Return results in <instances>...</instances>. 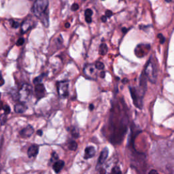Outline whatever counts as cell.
<instances>
[{
	"label": "cell",
	"instance_id": "obj_1",
	"mask_svg": "<svg viewBox=\"0 0 174 174\" xmlns=\"http://www.w3.org/2000/svg\"><path fill=\"white\" fill-rule=\"evenodd\" d=\"M49 0H36L33 4L32 11L34 15L40 18L45 27H49Z\"/></svg>",
	"mask_w": 174,
	"mask_h": 174
},
{
	"label": "cell",
	"instance_id": "obj_2",
	"mask_svg": "<svg viewBox=\"0 0 174 174\" xmlns=\"http://www.w3.org/2000/svg\"><path fill=\"white\" fill-rule=\"evenodd\" d=\"M144 74L150 82H156L157 78L156 67L155 64H154L153 60H152V58L150 59L146 64V65Z\"/></svg>",
	"mask_w": 174,
	"mask_h": 174
},
{
	"label": "cell",
	"instance_id": "obj_3",
	"mask_svg": "<svg viewBox=\"0 0 174 174\" xmlns=\"http://www.w3.org/2000/svg\"><path fill=\"white\" fill-rule=\"evenodd\" d=\"M33 89L32 86L27 83H25L22 85L19 89L18 92V100L21 103H27L30 99L32 95Z\"/></svg>",
	"mask_w": 174,
	"mask_h": 174
},
{
	"label": "cell",
	"instance_id": "obj_4",
	"mask_svg": "<svg viewBox=\"0 0 174 174\" xmlns=\"http://www.w3.org/2000/svg\"><path fill=\"white\" fill-rule=\"evenodd\" d=\"M145 91L146 89H143L141 86H140L139 89H137L133 88V87H130L131 95L132 97V99H133L134 104L136 107L139 109L142 108V105H143L142 99Z\"/></svg>",
	"mask_w": 174,
	"mask_h": 174
},
{
	"label": "cell",
	"instance_id": "obj_5",
	"mask_svg": "<svg viewBox=\"0 0 174 174\" xmlns=\"http://www.w3.org/2000/svg\"><path fill=\"white\" fill-rule=\"evenodd\" d=\"M59 95L61 97L66 98L69 95V82L68 81H61L57 83Z\"/></svg>",
	"mask_w": 174,
	"mask_h": 174
},
{
	"label": "cell",
	"instance_id": "obj_6",
	"mask_svg": "<svg viewBox=\"0 0 174 174\" xmlns=\"http://www.w3.org/2000/svg\"><path fill=\"white\" fill-rule=\"evenodd\" d=\"M96 69H97L95 65L94 66L93 65L89 64V65H86L85 67V68L83 69V73L87 78L94 80L96 78Z\"/></svg>",
	"mask_w": 174,
	"mask_h": 174
},
{
	"label": "cell",
	"instance_id": "obj_7",
	"mask_svg": "<svg viewBox=\"0 0 174 174\" xmlns=\"http://www.w3.org/2000/svg\"><path fill=\"white\" fill-rule=\"evenodd\" d=\"M149 49H150L149 45L140 44L136 47V50H135V53H136V55L138 57H144V56H145L146 54L145 52H144V50L148 51V50H149Z\"/></svg>",
	"mask_w": 174,
	"mask_h": 174
},
{
	"label": "cell",
	"instance_id": "obj_8",
	"mask_svg": "<svg viewBox=\"0 0 174 174\" xmlns=\"http://www.w3.org/2000/svg\"><path fill=\"white\" fill-rule=\"evenodd\" d=\"M35 94L38 99H42L46 95V89L43 84H38L35 87Z\"/></svg>",
	"mask_w": 174,
	"mask_h": 174
},
{
	"label": "cell",
	"instance_id": "obj_9",
	"mask_svg": "<svg viewBox=\"0 0 174 174\" xmlns=\"http://www.w3.org/2000/svg\"><path fill=\"white\" fill-rule=\"evenodd\" d=\"M34 129L31 125H28L20 131V136L22 137V138H27V137H30L32 136Z\"/></svg>",
	"mask_w": 174,
	"mask_h": 174
},
{
	"label": "cell",
	"instance_id": "obj_10",
	"mask_svg": "<svg viewBox=\"0 0 174 174\" xmlns=\"http://www.w3.org/2000/svg\"><path fill=\"white\" fill-rule=\"evenodd\" d=\"M39 146L36 144L32 145L27 150V155L29 158H34L38 154Z\"/></svg>",
	"mask_w": 174,
	"mask_h": 174
},
{
	"label": "cell",
	"instance_id": "obj_11",
	"mask_svg": "<svg viewBox=\"0 0 174 174\" xmlns=\"http://www.w3.org/2000/svg\"><path fill=\"white\" fill-rule=\"evenodd\" d=\"M32 27V21L29 18H26L21 24V32L25 33Z\"/></svg>",
	"mask_w": 174,
	"mask_h": 174
},
{
	"label": "cell",
	"instance_id": "obj_12",
	"mask_svg": "<svg viewBox=\"0 0 174 174\" xmlns=\"http://www.w3.org/2000/svg\"><path fill=\"white\" fill-rule=\"evenodd\" d=\"M108 153H109L108 149L107 148H105L100 154L99 160H98V163H99V165H102L104 163L108 156Z\"/></svg>",
	"mask_w": 174,
	"mask_h": 174
},
{
	"label": "cell",
	"instance_id": "obj_13",
	"mask_svg": "<svg viewBox=\"0 0 174 174\" xmlns=\"http://www.w3.org/2000/svg\"><path fill=\"white\" fill-rule=\"evenodd\" d=\"M95 154V149L93 146H89L86 147L85 149V159H89L92 158Z\"/></svg>",
	"mask_w": 174,
	"mask_h": 174
},
{
	"label": "cell",
	"instance_id": "obj_14",
	"mask_svg": "<svg viewBox=\"0 0 174 174\" xmlns=\"http://www.w3.org/2000/svg\"><path fill=\"white\" fill-rule=\"evenodd\" d=\"M64 161L62 160H59V161H56L54 164H53V170L55 171L56 173H59L64 167Z\"/></svg>",
	"mask_w": 174,
	"mask_h": 174
},
{
	"label": "cell",
	"instance_id": "obj_15",
	"mask_svg": "<svg viewBox=\"0 0 174 174\" xmlns=\"http://www.w3.org/2000/svg\"><path fill=\"white\" fill-rule=\"evenodd\" d=\"M27 106L25 105L24 103H17L15 105V112L17 114H22L26 111Z\"/></svg>",
	"mask_w": 174,
	"mask_h": 174
},
{
	"label": "cell",
	"instance_id": "obj_16",
	"mask_svg": "<svg viewBox=\"0 0 174 174\" xmlns=\"http://www.w3.org/2000/svg\"><path fill=\"white\" fill-rule=\"evenodd\" d=\"M108 51V49L107 45L103 43L100 45L99 47V54L101 55H105L107 54V52Z\"/></svg>",
	"mask_w": 174,
	"mask_h": 174
},
{
	"label": "cell",
	"instance_id": "obj_17",
	"mask_svg": "<svg viewBox=\"0 0 174 174\" xmlns=\"http://www.w3.org/2000/svg\"><path fill=\"white\" fill-rule=\"evenodd\" d=\"M78 148V144L75 141H71L69 142V144H68V148L70 150L72 151H75Z\"/></svg>",
	"mask_w": 174,
	"mask_h": 174
},
{
	"label": "cell",
	"instance_id": "obj_18",
	"mask_svg": "<svg viewBox=\"0 0 174 174\" xmlns=\"http://www.w3.org/2000/svg\"><path fill=\"white\" fill-rule=\"evenodd\" d=\"M43 75H44V74H42L40 75V76L34 78V80H33V83H34L35 85H38V84H40L42 81V78L44 77Z\"/></svg>",
	"mask_w": 174,
	"mask_h": 174
},
{
	"label": "cell",
	"instance_id": "obj_19",
	"mask_svg": "<svg viewBox=\"0 0 174 174\" xmlns=\"http://www.w3.org/2000/svg\"><path fill=\"white\" fill-rule=\"evenodd\" d=\"M71 133H72V136L74 137H79V131H78V130L75 127H73L72 129Z\"/></svg>",
	"mask_w": 174,
	"mask_h": 174
},
{
	"label": "cell",
	"instance_id": "obj_20",
	"mask_svg": "<svg viewBox=\"0 0 174 174\" xmlns=\"http://www.w3.org/2000/svg\"><path fill=\"white\" fill-rule=\"evenodd\" d=\"M95 67H96V68L98 70H103L104 69V65H103V63L100 62V61H98L96 63H95Z\"/></svg>",
	"mask_w": 174,
	"mask_h": 174
},
{
	"label": "cell",
	"instance_id": "obj_21",
	"mask_svg": "<svg viewBox=\"0 0 174 174\" xmlns=\"http://www.w3.org/2000/svg\"><path fill=\"white\" fill-rule=\"evenodd\" d=\"M3 110L4 111V114H10V106L7 105V104H5L4 106H3Z\"/></svg>",
	"mask_w": 174,
	"mask_h": 174
},
{
	"label": "cell",
	"instance_id": "obj_22",
	"mask_svg": "<svg viewBox=\"0 0 174 174\" xmlns=\"http://www.w3.org/2000/svg\"><path fill=\"white\" fill-rule=\"evenodd\" d=\"M111 173H118V174L122 173L121 171H120V168L119 167H117V166L114 167L113 169H112Z\"/></svg>",
	"mask_w": 174,
	"mask_h": 174
},
{
	"label": "cell",
	"instance_id": "obj_23",
	"mask_svg": "<svg viewBox=\"0 0 174 174\" xmlns=\"http://www.w3.org/2000/svg\"><path fill=\"white\" fill-rule=\"evenodd\" d=\"M10 25H11V27H12V28H15V29H16V28H18L19 27V23L18 22H16V21H10Z\"/></svg>",
	"mask_w": 174,
	"mask_h": 174
},
{
	"label": "cell",
	"instance_id": "obj_24",
	"mask_svg": "<svg viewBox=\"0 0 174 174\" xmlns=\"http://www.w3.org/2000/svg\"><path fill=\"white\" fill-rule=\"evenodd\" d=\"M24 42H25L24 38H20L17 40V42H16V46H22V45L24 44Z\"/></svg>",
	"mask_w": 174,
	"mask_h": 174
},
{
	"label": "cell",
	"instance_id": "obj_25",
	"mask_svg": "<svg viewBox=\"0 0 174 174\" xmlns=\"http://www.w3.org/2000/svg\"><path fill=\"white\" fill-rule=\"evenodd\" d=\"M92 11L91 9H86L85 10V16H92Z\"/></svg>",
	"mask_w": 174,
	"mask_h": 174
},
{
	"label": "cell",
	"instance_id": "obj_26",
	"mask_svg": "<svg viewBox=\"0 0 174 174\" xmlns=\"http://www.w3.org/2000/svg\"><path fill=\"white\" fill-rule=\"evenodd\" d=\"M78 8H79V5L77 4H73L71 7V10L72 11H76L78 10Z\"/></svg>",
	"mask_w": 174,
	"mask_h": 174
},
{
	"label": "cell",
	"instance_id": "obj_27",
	"mask_svg": "<svg viewBox=\"0 0 174 174\" xmlns=\"http://www.w3.org/2000/svg\"><path fill=\"white\" fill-rule=\"evenodd\" d=\"M112 15H113V13H112V12L111 10H106L105 16H107L108 18H110L111 16H112Z\"/></svg>",
	"mask_w": 174,
	"mask_h": 174
},
{
	"label": "cell",
	"instance_id": "obj_28",
	"mask_svg": "<svg viewBox=\"0 0 174 174\" xmlns=\"http://www.w3.org/2000/svg\"><path fill=\"white\" fill-rule=\"evenodd\" d=\"M85 20L86 22H88V23H91V22H92L91 16H85Z\"/></svg>",
	"mask_w": 174,
	"mask_h": 174
},
{
	"label": "cell",
	"instance_id": "obj_29",
	"mask_svg": "<svg viewBox=\"0 0 174 174\" xmlns=\"http://www.w3.org/2000/svg\"><path fill=\"white\" fill-rule=\"evenodd\" d=\"M158 37L160 38V39H161V43H163L164 41H165V38H164L163 36H162L161 34H159V35H158Z\"/></svg>",
	"mask_w": 174,
	"mask_h": 174
},
{
	"label": "cell",
	"instance_id": "obj_30",
	"mask_svg": "<svg viewBox=\"0 0 174 174\" xmlns=\"http://www.w3.org/2000/svg\"><path fill=\"white\" fill-rule=\"evenodd\" d=\"M52 159H55V160H57L58 159V155H57V154L55 152H54L52 153Z\"/></svg>",
	"mask_w": 174,
	"mask_h": 174
},
{
	"label": "cell",
	"instance_id": "obj_31",
	"mask_svg": "<svg viewBox=\"0 0 174 174\" xmlns=\"http://www.w3.org/2000/svg\"><path fill=\"white\" fill-rule=\"evenodd\" d=\"M107 16H102V22H105L106 21H107Z\"/></svg>",
	"mask_w": 174,
	"mask_h": 174
},
{
	"label": "cell",
	"instance_id": "obj_32",
	"mask_svg": "<svg viewBox=\"0 0 174 174\" xmlns=\"http://www.w3.org/2000/svg\"><path fill=\"white\" fill-rule=\"evenodd\" d=\"M105 72H103L102 71V72L100 73V77L102 78H105Z\"/></svg>",
	"mask_w": 174,
	"mask_h": 174
},
{
	"label": "cell",
	"instance_id": "obj_33",
	"mask_svg": "<svg viewBox=\"0 0 174 174\" xmlns=\"http://www.w3.org/2000/svg\"><path fill=\"white\" fill-rule=\"evenodd\" d=\"M37 134L39 135V136H42V131L41 130H39L37 132Z\"/></svg>",
	"mask_w": 174,
	"mask_h": 174
},
{
	"label": "cell",
	"instance_id": "obj_34",
	"mask_svg": "<svg viewBox=\"0 0 174 174\" xmlns=\"http://www.w3.org/2000/svg\"><path fill=\"white\" fill-rule=\"evenodd\" d=\"M89 109H90V110H91V111H92V109H94V105H92V104H91V105H89Z\"/></svg>",
	"mask_w": 174,
	"mask_h": 174
},
{
	"label": "cell",
	"instance_id": "obj_35",
	"mask_svg": "<svg viewBox=\"0 0 174 174\" xmlns=\"http://www.w3.org/2000/svg\"><path fill=\"white\" fill-rule=\"evenodd\" d=\"M65 27L66 28H69L70 27V24L69 23V22H66V23L65 24Z\"/></svg>",
	"mask_w": 174,
	"mask_h": 174
},
{
	"label": "cell",
	"instance_id": "obj_36",
	"mask_svg": "<svg viewBox=\"0 0 174 174\" xmlns=\"http://www.w3.org/2000/svg\"><path fill=\"white\" fill-rule=\"evenodd\" d=\"M4 84V78L2 76V82H1V86H3Z\"/></svg>",
	"mask_w": 174,
	"mask_h": 174
},
{
	"label": "cell",
	"instance_id": "obj_37",
	"mask_svg": "<svg viewBox=\"0 0 174 174\" xmlns=\"http://www.w3.org/2000/svg\"><path fill=\"white\" fill-rule=\"evenodd\" d=\"M100 173H106V172H105V169H102V171H100Z\"/></svg>",
	"mask_w": 174,
	"mask_h": 174
},
{
	"label": "cell",
	"instance_id": "obj_38",
	"mask_svg": "<svg viewBox=\"0 0 174 174\" xmlns=\"http://www.w3.org/2000/svg\"><path fill=\"white\" fill-rule=\"evenodd\" d=\"M157 173V172H156V171H154V170H152V171H150V172H149V173Z\"/></svg>",
	"mask_w": 174,
	"mask_h": 174
},
{
	"label": "cell",
	"instance_id": "obj_39",
	"mask_svg": "<svg viewBox=\"0 0 174 174\" xmlns=\"http://www.w3.org/2000/svg\"><path fill=\"white\" fill-rule=\"evenodd\" d=\"M127 29H126V28H123L122 29V32H124V33H125V32H127Z\"/></svg>",
	"mask_w": 174,
	"mask_h": 174
}]
</instances>
